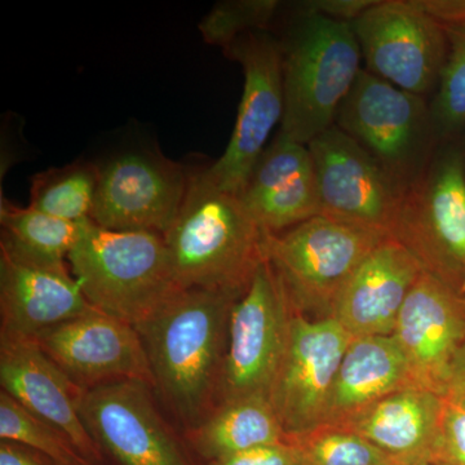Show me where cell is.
<instances>
[{"instance_id":"1","label":"cell","mask_w":465,"mask_h":465,"mask_svg":"<svg viewBox=\"0 0 465 465\" xmlns=\"http://www.w3.org/2000/svg\"><path fill=\"white\" fill-rule=\"evenodd\" d=\"M238 293L180 290L136 327L154 376V390L188 430L213 414L222 388L229 320Z\"/></svg>"},{"instance_id":"2","label":"cell","mask_w":465,"mask_h":465,"mask_svg":"<svg viewBox=\"0 0 465 465\" xmlns=\"http://www.w3.org/2000/svg\"><path fill=\"white\" fill-rule=\"evenodd\" d=\"M266 234L238 195L192 170L179 215L163 235L180 289L242 293L265 260Z\"/></svg>"},{"instance_id":"3","label":"cell","mask_w":465,"mask_h":465,"mask_svg":"<svg viewBox=\"0 0 465 465\" xmlns=\"http://www.w3.org/2000/svg\"><path fill=\"white\" fill-rule=\"evenodd\" d=\"M283 35V118L280 134L308 145L335 124L360 75V43L351 23L295 8Z\"/></svg>"},{"instance_id":"4","label":"cell","mask_w":465,"mask_h":465,"mask_svg":"<svg viewBox=\"0 0 465 465\" xmlns=\"http://www.w3.org/2000/svg\"><path fill=\"white\" fill-rule=\"evenodd\" d=\"M67 262L92 307L134 327L182 290L155 232L109 231L87 220Z\"/></svg>"},{"instance_id":"5","label":"cell","mask_w":465,"mask_h":465,"mask_svg":"<svg viewBox=\"0 0 465 465\" xmlns=\"http://www.w3.org/2000/svg\"><path fill=\"white\" fill-rule=\"evenodd\" d=\"M403 191L423 173L439 142L428 99L361 70L335 124Z\"/></svg>"},{"instance_id":"6","label":"cell","mask_w":465,"mask_h":465,"mask_svg":"<svg viewBox=\"0 0 465 465\" xmlns=\"http://www.w3.org/2000/svg\"><path fill=\"white\" fill-rule=\"evenodd\" d=\"M387 235L323 215L266 235L265 259L280 275L292 307L329 309L362 260Z\"/></svg>"},{"instance_id":"7","label":"cell","mask_w":465,"mask_h":465,"mask_svg":"<svg viewBox=\"0 0 465 465\" xmlns=\"http://www.w3.org/2000/svg\"><path fill=\"white\" fill-rule=\"evenodd\" d=\"M391 238L427 272L451 284L465 278V162L457 149L434 150L403 193Z\"/></svg>"},{"instance_id":"8","label":"cell","mask_w":465,"mask_h":465,"mask_svg":"<svg viewBox=\"0 0 465 465\" xmlns=\"http://www.w3.org/2000/svg\"><path fill=\"white\" fill-rule=\"evenodd\" d=\"M351 26L367 72L425 99L434 96L448 58V34L418 0H375Z\"/></svg>"},{"instance_id":"9","label":"cell","mask_w":465,"mask_h":465,"mask_svg":"<svg viewBox=\"0 0 465 465\" xmlns=\"http://www.w3.org/2000/svg\"><path fill=\"white\" fill-rule=\"evenodd\" d=\"M291 307L280 275L265 259L232 309L222 403L250 396L269 399L289 336Z\"/></svg>"},{"instance_id":"10","label":"cell","mask_w":465,"mask_h":465,"mask_svg":"<svg viewBox=\"0 0 465 465\" xmlns=\"http://www.w3.org/2000/svg\"><path fill=\"white\" fill-rule=\"evenodd\" d=\"M224 52L243 70V94L224 154L204 170L223 191L240 195L275 125L282 122V52L280 39L269 30L242 35Z\"/></svg>"},{"instance_id":"11","label":"cell","mask_w":465,"mask_h":465,"mask_svg":"<svg viewBox=\"0 0 465 465\" xmlns=\"http://www.w3.org/2000/svg\"><path fill=\"white\" fill-rule=\"evenodd\" d=\"M99 168L94 224L166 234L185 201L191 168L149 150H128Z\"/></svg>"},{"instance_id":"12","label":"cell","mask_w":465,"mask_h":465,"mask_svg":"<svg viewBox=\"0 0 465 465\" xmlns=\"http://www.w3.org/2000/svg\"><path fill=\"white\" fill-rule=\"evenodd\" d=\"M351 336L335 318L292 314L269 401L290 440L322 427L327 402Z\"/></svg>"},{"instance_id":"13","label":"cell","mask_w":465,"mask_h":465,"mask_svg":"<svg viewBox=\"0 0 465 465\" xmlns=\"http://www.w3.org/2000/svg\"><path fill=\"white\" fill-rule=\"evenodd\" d=\"M321 215L391 238L405 191L336 125L308 143Z\"/></svg>"},{"instance_id":"14","label":"cell","mask_w":465,"mask_h":465,"mask_svg":"<svg viewBox=\"0 0 465 465\" xmlns=\"http://www.w3.org/2000/svg\"><path fill=\"white\" fill-rule=\"evenodd\" d=\"M34 341L84 391L119 381L143 382L154 390L136 327L99 309L52 327Z\"/></svg>"},{"instance_id":"15","label":"cell","mask_w":465,"mask_h":465,"mask_svg":"<svg viewBox=\"0 0 465 465\" xmlns=\"http://www.w3.org/2000/svg\"><path fill=\"white\" fill-rule=\"evenodd\" d=\"M150 390L119 381L84 391L79 410L88 433L119 465H193Z\"/></svg>"},{"instance_id":"16","label":"cell","mask_w":465,"mask_h":465,"mask_svg":"<svg viewBox=\"0 0 465 465\" xmlns=\"http://www.w3.org/2000/svg\"><path fill=\"white\" fill-rule=\"evenodd\" d=\"M391 336L416 387L445 396L450 366L465 344V299L424 271L407 295Z\"/></svg>"},{"instance_id":"17","label":"cell","mask_w":465,"mask_h":465,"mask_svg":"<svg viewBox=\"0 0 465 465\" xmlns=\"http://www.w3.org/2000/svg\"><path fill=\"white\" fill-rule=\"evenodd\" d=\"M0 385L21 406L65 434L91 464L101 460V449L88 433L79 410L84 391L34 339L0 336Z\"/></svg>"},{"instance_id":"18","label":"cell","mask_w":465,"mask_h":465,"mask_svg":"<svg viewBox=\"0 0 465 465\" xmlns=\"http://www.w3.org/2000/svg\"><path fill=\"white\" fill-rule=\"evenodd\" d=\"M94 309L66 265L39 264L0 249V336L35 339Z\"/></svg>"},{"instance_id":"19","label":"cell","mask_w":465,"mask_h":465,"mask_svg":"<svg viewBox=\"0 0 465 465\" xmlns=\"http://www.w3.org/2000/svg\"><path fill=\"white\" fill-rule=\"evenodd\" d=\"M424 271L411 251L394 238H385L351 275L330 317L351 338L390 336L407 295Z\"/></svg>"},{"instance_id":"20","label":"cell","mask_w":465,"mask_h":465,"mask_svg":"<svg viewBox=\"0 0 465 465\" xmlns=\"http://www.w3.org/2000/svg\"><path fill=\"white\" fill-rule=\"evenodd\" d=\"M238 197L266 235L280 234L321 215L316 170L308 145L278 133Z\"/></svg>"},{"instance_id":"21","label":"cell","mask_w":465,"mask_h":465,"mask_svg":"<svg viewBox=\"0 0 465 465\" xmlns=\"http://www.w3.org/2000/svg\"><path fill=\"white\" fill-rule=\"evenodd\" d=\"M445 396L425 388L394 391L367 407L347 424L396 463L445 464L442 415Z\"/></svg>"},{"instance_id":"22","label":"cell","mask_w":465,"mask_h":465,"mask_svg":"<svg viewBox=\"0 0 465 465\" xmlns=\"http://www.w3.org/2000/svg\"><path fill=\"white\" fill-rule=\"evenodd\" d=\"M416 387L393 336L353 338L339 367L322 425H344L394 391Z\"/></svg>"},{"instance_id":"23","label":"cell","mask_w":465,"mask_h":465,"mask_svg":"<svg viewBox=\"0 0 465 465\" xmlns=\"http://www.w3.org/2000/svg\"><path fill=\"white\" fill-rule=\"evenodd\" d=\"M188 440L193 450L210 463L290 439L268 397L250 396L220 403L206 420L188 430Z\"/></svg>"},{"instance_id":"24","label":"cell","mask_w":465,"mask_h":465,"mask_svg":"<svg viewBox=\"0 0 465 465\" xmlns=\"http://www.w3.org/2000/svg\"><path fill=\"white\" fill-rule=\"evenodd\" d=\"M84 223L58 219L30 206H15L2 195L0 249L39 264L65 266Z\"/></svg>"},{"instance_id":"25","label":"cell","mask_w":465,"mask_h":465,"mask_svg":"<svg viewBox=\"0 0 465 465\" xmlns=\"http://www.w3.org/2000/svg\"><path fill=\"white\" fill-rule=\"evenodd\" d=\"M99 164L75 161L34 174L30 207L67 222L91 220L99 183Z\"/></svg>"},{"instance_id":"26","label":"cell","mask_w":465,"mask_h":465,"mask_svg":"<svg viewBox=\"0 0 465 465\" xmlns=\"http://www.w3.org/2000/svg\"><path fill=\"white\" fill-rule=\"evenodd\" d=\"M0 440L18 443L54 465H92L54 425L0 391Z\"/></svg>"},{"instance_id":"27","label":"cell","mask_w":465,"mask_h":465,"mask_svg":"<svg viewBox=\"0 0 465 465\" xmlns=\"http://www.w3.org/2000/svg\"><path fill=\"white\" fill-rule=\"evenodd\" d=\"M302 454V465H393L387 454L341 425H322L292 439Z\"/></svg>"},{"instance_id":"28","label":"cell","mask_w":465,"mask_h":465,"mask_svg":"<svg viewBox=\"0 0 465 465\" xmlns=\"http://www.w3.org/2000/svg\"><path fill=\"white\" fill-rule=\"evenodd\" d=\"M445 27V26H443ZM448 58L430 105L437 139H446L465 125V25L446 26Z\"/></svg>"},{"instance_id":"29","label":"cell","mask_w":465,"mask_h":465,"mask_svg":"<svg viewBox=\"0 0 465 465\" xmlns=\"http://www.w3.org/2000/svg\"><path fill=\"white\" fill-rule=\"evenodd\" d=\"M277 0H226L217 3L200 24L208 45L225 50L242 35L264 32L282 8Z\"/></svg>"},{"instance_id":"30","label":"cell","mask_w":465,"mask_h":465,"mask_svg":"<svg viewBox=\"0 0 465 465\" xmlns=\"http://www.w3.org/2000/svg\"><path fill=\"white\" fill-rule=\"evenodd\" d=\"M445 464L465 465V400L445 396L442 415Z\"/></svg>"},{"instance_id":"31","label":"cell","mask_w":465,"mask_h":465,"mask_svg":"<svg viewBox=\"0 0 465 465\" xmlns=\"http://www.w3.org/2000/svg\"><path fill=\"white\" fill-rule=\"evenodd\" d=\"M207 465H302V454L298 443L289 440L246 450L210 461Z\"/></svg>"},{"instance_id":"32","label":"cell","mask_w":465,"mask_h":465,"mask_svg":"<svg viewBox=\"0 0 465 465\" xmlns=\"http://www.w3.org/2000/svg\"><path fill=\"white\" fill-rule=\"evenodd\" d=\"M374 3L375 0H309L296 3L295 8L308 14L351 24Z\"/></svg>"},{"instance_id":"33","label":"cell","mask_w":465,"mask_h":465,"mask_svg":"<svg viewBox=\"0 0 465 465\" xmlns=\"http://www.w3.org/2000/svg\"><path fill=\"white\" fill-rule=\"evenodd\" d=\"M420 7L442 26L465 25V0H418Z\"/></svg>"},{"instance_id":"34","label":"cell","mask_w":465,"mask_h":465,"mask_svg":"<svg viewBox=\"0 0 465 465\" xmlns=\"http://www.w3.org/2000/svg\"><path fill=\"white\" fill-rule=\"evenodd\" d=\"M0 465H54L47 458L18 445V443L0 440Z\"/></svg>"},{"instance_id":"35","label":"cell","mask_w":465,"mask_h":465,"mask_svg":"<svg viewBox=\"0 0 465 465\" xmlns=\"http://www.w3.org/2000/svg\"><path fill=\"white\" fill-rule=\"evenodd\" d=\"M446 394L465 400V344L450 366L445 396Z\"/></svg>"},{"instance_id":"36","label":"cell","mask_w":465,"mask_h":465,"mask_svg":"<svg viewBox=\"0 0 465 465\" xmlns=\"http://www.w3.org/2000/svg\"><path fill=\"white\" fill-rule=\"evenodd\" d=\"M393 465H440L430 461H410V463H394Z\"/></svg>"},{"instance_id":"37","label":"cell","mask_w":465,"mask_h":465,"mask_svg":"<svg viewBox=\"0 0 465 465\" xmlns=\"http://www.w3.org/2000/svg\"><path fill=\"white\" fill-rule=\"evenodd\" d=\"M442 465H448V464H442Z\"/></svg>"}]
</instances>
